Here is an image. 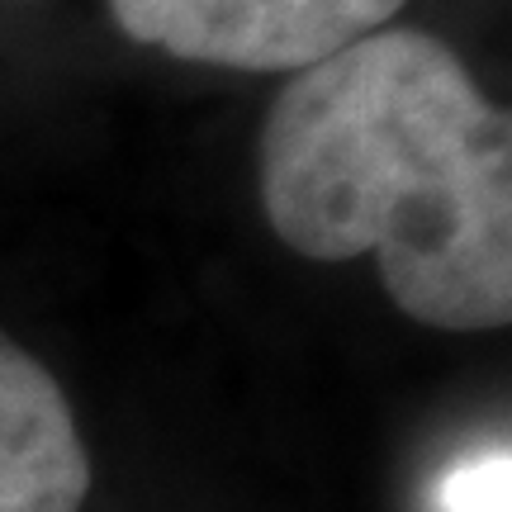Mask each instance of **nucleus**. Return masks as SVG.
I'll list each match as a JSON object with an SVG mask.
<instances>
[{
  "mask_svg": "<svg viewBox=\"0 0 512 512\" xmlns=\"http://www.w3.org/2000/svg\"><path fill=\"white\" fill-rule=\"evenodd\" d=\"M508 489V451H489L446 479V512H508Z\"/></svg>",
  "mask_w": 512,
  "mask_h": 512,
  "instance_id": "obj_4",
  "label": "nucleus"
},
{
  "mask_svg": "<svg viewBox=\"0 0 512 512\" xmlns=\"http://www.w3.org/2000/svg\"><path fill=\"white\" fill-rule=\"evenodd\" d=\"M91 460L67 394L0 328V512H81Z\"/></svg>",
  "mask_w": 512,
  "mask_h": 512,
  "instance_id": "obj_3",
  "label": "nucleus"
},
{
  "mask_svg": "<svg viewBox=\"0 0 512 512\" xmlns=\"http://www.w3.org/2000/svg\"><path fill=\"white\" fill-rule=\"evenodd\" d=\"M261 209L299 256H375L427 328H508V110L441 38L375 29L294 72L261 124Z\"/></svg>",
  "mask_w": 512,
  "mask_h": 512,
  "instance_id": "obj_1",
  "label": "nucleus"
},
{
  "mask_svg": "<svg viewBox=\"0 0 512 512\" xmlns=\"http://www.w3.org/2000/svg\"><path fill=\"white\" fill-rule=\"evenodd\" d=\"M403 0H110L128 38L238 72H304L375 34Z\"/></svg>",
  "mask_w": 512,
  "mask_h": 512,
  "instance_id": "obj_2",
  "label": "nucleus"
}]
</instances>
